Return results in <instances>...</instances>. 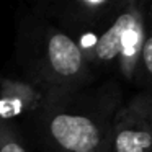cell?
<instances>
[{
	"label": "cell",
	"instance_id": "6da1fadb",
	"mask_svg": "<svg viewBox=\"0 0 152 152\" xmlns=\"http://www.w3.org/2000/svg\"><path fill=\"white\" fill-rule=\"evenodd\" d=\"M121 105L115 80L56 95L33 118L41 152H108L113 118Z\"/></svg>",
	"mask_w": 152,
	"mask_h": 152
},
{
	"label": "cell",
	"instance_id": "7a4b0ae2",
	"mask_svg": "<svg viewBox=\"0 0 152 152\" xmlns=\"http://www.w3.org/2000/svg\"><path fill=\"white\" fill-rule=\"evenodd\" d=\"M15 61L23 79L56 95L85 88L96 80L79 43L36 8L20 18Z\"/></svg>",
	"mask_w": 152,
	"mask_h": 152
},
{
	"label": "cell",
	"instance_id": "3957f363",
	"mask_svg": "<svg viewBox=\"0 0 152 152\" xmlns=\"http://www.w3.org/2000/svg\"><path fill=\"white\" fill-rule=\"evenodd\" d=\"M145 30V2L124 0L118 12L92 33L75 38L88 66L98 77L118 72L132 82L137 69Z\"/></svg>",
	"mask_w": 152,
	"mask_h": 152
},
{
	"label": "cell",
	"instance_id": "277c9868",
	"mask_svg": "<svg viewBox=\"0 0 152 152\" xmlns=\"http://www.w3.org/2000/svg\"><path fill=\"white\" fill-rule=\"evenodd\" d=\"M123 4L124 0H53L36 10L75 39L105 25Z\"/></svg>",
	"mask_w": 152,
	"mask_h": 152
},
{
	"label": "cell",
	"instance_id": "5b68a950",
	"mask_svg": "<svg viewBox=\"0 0 152 152\" xmlns=\"http://www.w3.org/2000/svg\"><path fill=\"white\" fill-rule=\"evenodd\" d=\"M56 96L23 77L0 75V123H17L20 118L33 119Z\"/></svg>",
	"mask_w": 152,
	"mask_h": 152
},
{
	"label": "cell",
	"instance_id": "8992f818",
	"mask_svg": "<svg viewBox=\"0 0 152 152\" xmlns=\"http://www.w3.org/2000/svg\"><path fill=\"white\" fill-rule=\"evenodd\" d=\"M108 152H152V126L129 102L113 118Z\"/></svg>",
	"mask_w": 152,
	"mask_h": 152
},
{
	"label": "cell",
	"instance_id": "52a82bcc",
	"mask_svg": "<svg viewBox=\"0 0 152 152\" xmlns=\"http://www.w3.org/2000/svg\"><path fill=\"white\" fill-rule=\"evenodd\" d=\"M134 82L145 87V90L152 88V4H145L144 41H142Z\"/></svg>",
	"mask_w": 152,
	"mask_h": 152
},
{
	"label": "cell",
	"instance_id": "ba28073f",
	"mask_svg": "<svg viewBox=\"0 0 152 152\" xmlns=\"http://www.w3.org/2000/svg\"><path fill=\"white\" fill-rule=\"evenodd\" d=\"M0 152H28L25 137L17 123H0Z\"/></svg>",
	"mask_w": 152,
	"mask_h": 152
},
{
	"label": "cell",
	"instance_id": "9c48e42d",
	"mask_svg": "<svg viewBox=\"0 0 152 152\" xmlns=\"http://www.w3.org/2000/svg\"><path fill=\"white\" fill-rule=\"evenodd\" d=\"M129 103H131L132 106H136V108L142 113V116L149 121V124L152 126V88L141 92L132 100H129Z\"/></svg>",
	"mask_w": 152,
	"mask_h": 152
}]
</instances>
